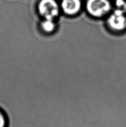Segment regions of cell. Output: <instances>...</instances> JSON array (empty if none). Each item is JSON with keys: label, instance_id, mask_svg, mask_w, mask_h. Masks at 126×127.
<instances>
[{"label": "cell", "instance_id": "6", "mask_svg": "<svg viewBox=\"0 0 126 127\" xmlns=\"http://www.w3.org/2000/svg\"><path fill=\"white\" fill-rule=\"evenodd\" d=\"M116 4L118 9L122 10L125 12L126 11V2L125 0H116Z\"/></svg>", "mask_w": 126, "mask_h": 127}, {"label": "cell", "instance_id": "5", "mask_svg": "<svg viewBox=\"0 0 126 127\" xmlns=\"http://www.w3.org/2000/svg\"><path fill=\"white\" fill-rule=\"evenodd\" d=\"M42 30L46 33H52L56 29V24L53 20L44 19L41 24Z\"/></svg>", "mask_w": 126, "mask_h": 127}, {"label": "cell", "instance_id": "1", "mask_svg": "<svg viewBox=\"0 0 126 127\" xmlns=\"http://www.w3.org/2000/svg\"><path fill=\"white\" fill-rule=\"evenodd\" d=\"M85 9L91 16L101 19L110 13L112 4L109 0H87Z\"/></svg>", "mask_w": 126, "mask_h": 127}, {"label": "cell", "instance_id": "4", "mask_svg": "<svg viewBox=\"0 0 126 127\" xmlns=\"http://www.w3.org/2000/svg\"><path fill=\"white\" fill-rule=\"evenodd\" d=\"M61 7L66 15H76L81 10V0H62Z\"/></svg>", "mask_w": 126, "mask_h": 127}, {"label": "cell", "instance_id": "2", "mask_svg": "<svg viewBox=\"0 0 126 127\" xmlns=\"http://www.w3.org/2000/svg\"><path fill=\"white\" fill-rule=\"evenodd\" d=\"M125 12L116 9L108 17L106 24L110 30L115 33H120L126 30V16Z\"/></svg>", "mask_w": 126, "mask_h": 127}, {"label": "cell", "instance_id": "3", "mask_svg": "<svg viewBox=\"0 0 126 127\" xmlns=\"http://www.w3.org/2000/svg\"><path fill=\"white\" fill-rule=\"evenodd\" d=\"M40 15L44 19L53 20L59 15V6L55 0H41L38 4Z\"/></svg>", "mask_w": 126, "mask_h": 127}, {"label": "cell", "instance_id": "7", "mask_svg": "<svg viewBox=\"0 0 126 127\" xmlns=\"http://www.w3.org/2000/svg\"><path fill=\"white\" fill-rule=\"evenodd\" d=\"M0 127H7V119L4 113L0 110Z\"/></svg>", "mask_w": 126, "mask_h": 127}]
</instances>
